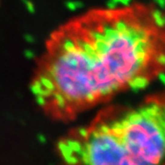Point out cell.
<instances>
[{"label": "cell", "instance_id": "cell-1", "mask_svg": "<svg viewBox=\"0 0 165 165\" xmlns=\"http://www.w3.org/2000/svg\"><path fill=\"white\" fill-rule=\"evenodd\" d=\"M165 73V13L132 3L97 8L55 31L46 43L31 90L37 103L65 114Z\"/></svg>", "mask_w": 165, "mask_h": 165}, {"label": "cell", "instance_id": "cell-2", "mask_svg": "<svg viewBox=\"0 0 165 165\" xmlns=\"http://www.w3.org/2000/svg\"><path fill=\"white\" fill-rule=\"evenodd\" d=\"M108 125L135 165L165 163V95L148 99Z\"/></svg>", "mask_w": 165, "mask_h": 165}, {"label": "cell", "instance_id": "cell-3", "mask_svg": "<svg viewBox=\"0 0 165 165\" xmlns=\"http://www.w3.org/2000/svg\"><path fill=\"white\" fill-rule=\"evenodd\" d=\"M85 140L80 153L84 165H135L119 136L108 123L102 122L88 129Z\"/></svg>", "mask_w": 165, "mask_h": 165}, {"label": "cell", "instance_id": "cell-4", "mask_svg": "<svg viewBox=\"0 0 165 165\" xmlns=\"http://www.w3.org/2000/svg\"><path fill=\"white\" fill-rule=\"evenodd\" d=\"M38 139H39V141L40 143H46L47 140H46V137L43 136V135H39L38 136Z\"/></svg>", "mask_w": 165, "mask_h": 165}]
</instances>
